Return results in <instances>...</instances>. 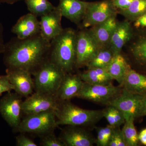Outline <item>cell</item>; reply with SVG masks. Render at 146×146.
I'll use <instances>...</instances> for the list:
<instances>
[{
	"label": "cell",
	"mask_w": 146,
	"mask_h": 146,
	"mask_svg": "<svg viewBox=\"0 0 146 146\" xmlns=\"http://www.w3.org/2000/svg\"><path fill=\"white\" fill-rule=\"evenodd\" d=\"M50 42L41 35L26 39L17 37L5 44L4 62L9 69H21L31 74L48 59Z\"/></svg>",
	"instance_id": "1"
},
{
	"label": "cell",
	"mask_w": 146,
	"mask_h": 146,
	"mask_svg": "<svg viewBox=\"0 0 146 146\" xmlns=\"http://www.w3.org/2000/svg\"><path fill=\"white\" fill-rule=\"evenodd\" d=\"M77 32L71 28L64 29L50 42L48 59L66 74L76 66Z\"/></svg>",
	"instance_id": "2"
},
{
	"label": "cell",
	"mask_w": 146,
	"mask_h": 146,
	"mask_svg": "<svg viewBox=\"0 0 146 146\" xmlns=\"http://www.w3.org/2000/svg\"><path fill=\"white\" fill-rule=\"evenodd\" d=\"M56 112V125L88 126L94 125L103 117V110L84 109L65 101Z\"/></svg>",
	"instance_id": "3"
},
{
	"label": "cell",
	"mask_w": 146,
	"mask_h": 146,
	"mask_svg": "<svg viewBox=\"0 0 146 146\" xmlns=\"http://www.w3.org/2000/svg\"><path fill=\"white\" fill-rule=\"evenodd\" d=\"M66 74L56 64L47 59L32 74L34 76L35 90L56 96Z\"/></svg>",
	"instance_id": "4"
},
{
	"label": "cell",
	"mask_w": 146,
	"mask_h": 146,
	"mask_svg": "<svg viewBox=\"0 0 146 146\" xmlns=\"http://www.w3.org/2000/svg\"><path fill=\"white\" fill-rule=\"evenodd\" d=\"M56 121V111L54 110L27 115L15 131L44 135L57 126Z\"/></svg>",
	"instance_id": "5"
},
{
	"label": "cell",
	"mask_w": 146,
	"mask_h": 146,
	"mask_svg": "<svg viewBox=\"0 0 146 146\" xmlns=\"http://www.w3.org/2000/svg\"><path fill=\"white\" fill-rule=\"evenodd\" d=\"M122 89L121 86H115L112 84L106 85L93 84L84 82L77 97L108 105L120 95Z\"/></svg>",
	"instance_id": "6"
},
{
	"label": "cell",
	"mask_w": 146,
	"mask_h": 146,
	"mask_svg": "<svg viewBox=\"0 0 146 146\" xmlns=\"http://www.w3.org/2000/svg\"><path fill=\"white\" fill-rule=\"evenodd\" d=\"M146 95L134 94L123 88L120 95L107 105L112 106L119 110L125 120L135 119L142 117L143 102Z\"/></svg>",
	"instance_id": "7"
},
{
	"label": "cell",
	"mask_w": 146,
	"mask_h": 146,
	"mask_svg": "<svg viewBox=\"0 0 146 146\" xmlns=\"http://www.w3.org/2000/svg\"><path fill=\"white\" fill-rule=\"evenodd\" d=\"M116 13L117 9L112 4V0L88 2L82 26L84 28L95 26L116 16Z\"/></svg>",
	"instance_id": "8"
},
{
	"label": "cell",
	"mask_w": 146,
	"mask_h": 146,
	"mask_svg": "<svg viewBox=\"0 0 146 146\" xmlns=\"http://www.w3.org/2000/svg\"><path fill=\"white\" fill-rule=\"evenodd\" d=\"M100 48L90 32L82 30L77 32L75 67L87 66Z\"/></svg>",
	"instance_id": "9"
},
{
	"label": "cell",
	"mask_w": 146,
	"mask_h": 146,
	"mask_svg": "<svg viewBox=\"0 0 146 146\" xmlns=\"http://www.w3.org/2000/svg\"><path fill=\"white\" fill-rule=\"evenodd\" d=\"M22 97L16 93L7 92L0 100V113L11 127L16 131L21 121Z\"/></svg>",
	"instance_id": "10"
},
{
	"label": "cell",
	"mask_w": 146,
	"mask_h": 146,
	"mask_svg": "<svg viewBox=\"0 0 146 146\" xmlns=\"http://www.w3.org/2000/svg\"><path fill=\"white\" fill-rule=\"evenodd\" d=\"M58 100L56 96L35 91L23 101L22 112L26 115L50 110L56 112L59 105Z\"/></svg>",
	"instance_id": "11"
},
{
	"label": "cell",
	"mask_w": 146,
	"mask_h": 146,
	"mask_svg": "<svg viewBox=\"0 0 146 146\" xmlns=\"http://www.w3.org/2000/svg\"><path fill=\"white\" fill-rule=\"evenodd\" d=\"M6 72L16 93L26 98L33 94L35 90L34 82L29 71L7 68Z\"/></svg>",
	"instance_id": "12"
},
{
	"label": "cell",
	"mask_w": 146,
	"mask_h": 146,
	"mask_svg": "<svg viewBox=\"0 0 146 146\" xmlns=\"http://www.w3.org/2000/svg\"><path fill=\"white\" fill-rule=\"evenodd\" d=\"M62 16L56 7L52 11L41 16L40 22V35L48 42L58 36L63 30L61 25Z\"/></svg>",
	"instance_id": "13"
},
{
	"label": "cell",
	"mask_w": 146,
	"mask_h": 146,
	"mask_svg": "<svg viewBox=\"0 0 146 146\" xmlns=\"http://www.w3.org/2000/svg\"><path fill=\"white\" fill-rule=\"evenodd\" d=\"M11 32L19 39H26L40 34V22L32 13L19 18L11 29Z\"/></svg>",
	"instance_id": "14"
},
{
	"label": "cell",
	"mask_w": 146,
	"mask_h": 146,
	"mask_svg": "<svg viewBox=\"0 0 146 146\" xmlns=\"http://www.w3.org/2000/svg\"><path fill=\"white\" fill-rule=\"evenodd\" d=\"M87 4L88 2L82 0H59L56 7L62 16L78 25L83 20Z\"/></svg>",
	"instance_id": "15"
},
{
	"label": "cell",
	"mask_w": 146,
	"mask_h": 146,
	"mask_svg": "<svg viewBox=\"0 0 146 146\" xmlns=\"http://www.w3.org/2000/svg\"><path fill=\"white\" fill-rule=\"evenodd\" d=\"M132 36V30L129 21L118 23L107 47L115 55L120 53L125 45Z\"/></svg>",
	"instance_id": "16"
},
{
	"label": "cell",
	"mask_w": 146,
	"mask_h": 146,
	"mask_svg": "<svg viewBox=\"0 0 146 146\" xmlns=\"http://www.w3.org/2000/svg\"><path fill=\"white\" fill-rule=\"evenodd\" d=\"M70 126L63 131L61 138L65 146H92L96 143V139L86 131L77 126Z\"/></svg>",
	"instance_id": "17"
},
{
	"label": "cell",
	"mask_w": 146,
	"mask_h": 146,
	"mask_svg": "<svg viewBox=\"0 0 146 146\" xmlns=\"http://www.w3.org/2000/svg\"><path fill=\"white\" fill-rule=\"evenodd\" d=\"M84 83L79 75L66 74L56 94L58 99L65 101L77 97Z\"/></svg>",
	"instance_id": "18"
},
{
	"label": "cell",
	"mask_w": 146,
	"mask_h": 146,
	"mask_svg": "<svg viewBox=\"0 0 146 146\" xmlns=\"http://www.w3.org/2000/svg\"><path fill=\"white\" fill-rule=\"evenodd\" d=\"M117 24L116 16H113L93 27L91 31H89L100 48L108 46Z\"/></svg>",
	"instance_id": "19"
},
{
	"label": "cell",
	"mask_w": 146,
	"mask_h": 146,
	"mask_svg": "<svg viewBox=\"0 0 146 146\" xmlns=\"http://www.w3.org/2000/svg\"><path fill=\"white\" fill-rule=\"evenodd\" d=\"M123 89L134 94H146V75L128 69L121 85Z\"/></svg>",
	"instance_id": "20"
},
{
	"label": "cell",
	"mask_w": 146,
	"mask_h": 146,
	"mask_svg": "<svg viewBox=\"0 0 146 146\" xmlns=\"http://www.w3.org/2000/svg\"><path fill=\"white\" fill-rule=\"evenodd\" d=\"M130 50L133 61L146 75V29L138 35Z\"/></svg>",
	"instance_id": "21"
},
{
	"label": "cell",
	"mask_w": 146,
	"mask_h": 146,
	"mask_svg": "<svg viewBox=\"0 0 146 146\" xmlns=\"http://www.w3.org/2000/svg\"><path fill=\"white\" fill-rule=\"evenodd\" d=\"M130 65L121 54L115 55L106 68L112 80L117 82L121 86L128 69Z\"/></svg>",
	"instance_id": "22"
},
{
	"label": "cell",
	"mask_w": 146,
	"mask_h": 146,
	"mask_svg": "<svg viewBox=\"0 0 146 146\" xmlns=\"http://www.w3.org/2000/svg\"><path fill=\"white\" fill-rule=\"evenodd\" d=\"M84 82L93 84H110L113 80L105 68H94L88 69L80 74Z\"/></svg>",
	"instance_id": "23"
},
{
	"label": "cell",
	"mask_w": 146,
	"mask_h": 146,
	"mask_svg": "<svg viewBox=\"0 0 146 146\" xmlns=\"http://www.w3.org/2000/svg\"><path fill=\"white\" fill-rule=\"evenodd\" d=\"M30 13L36 17H41L55 8L48 0H24Z\"/></svg>",
	"instance_id": "24"
},
{
	"label": "cell",
	"mask_w": 146,
	"mask_h": 146,
	"mask_svg": "<svg viewBox=\"0 0 146 146\" xmlns=\"http://www.w3.org/2000/svg\"><path fill=\"white\" fill-rule=\"evenodd\" d=\"M114 56V54L108 47L101 48L86 66L88 69L94 68L106 69Z\"/></svg>",
	"instance_id": "25"
},
{
	"label": "cell",
	"mask_w": 146,
	"mask_h": 146,
	"mask_svg": "<svg viewBox=\"0 0 146 146\" xmlns=\"http://www.w3.org/2000/svg\"><path fill=\"white\" fill-rule=\"evenodd\" d=\"M119 11L129 20L135 21L146 13V0H134L127 8Z\"/></svg>",
	"instance_id": "26"
},
{
	"label": "cell",
	"mask_w": 146,
	"mask_h": 146,
	"mask_svg": "<svg viewBox=\"0 0 146 146\" xmlns=\"http://www.w3.org/2000/svg\"><path fill=\"white\" fill-rule=\"evenodd\" d=\"M134 119L125 120L122 131L126 146H137L139 143L138 134L134 125Z\"/></svg>",
	"instance_id": "27"
},
{
	"label": "cell",
	"mask_w": 146,
	"mask_h": 146,
	"mask_svg": "<svg viewBox=\"0 0 146 146\" xmlns=\"http://www.w3.org/2000/svg\"><path fill=\"white\" fill-rule=\"evenodd\" d=\"M113 127L109 125L105 127L97 128L96 143L98 146H108Z\"/></svg>",
	"instance_id": "28"
},
{
	"label": "cell",
	"mask_w": 146,
	"mask_h": 146,
	"mask_svg": "<svg viewBox=\"0 0 146 146\" xmlns=\"http://www.w3.org/2000/svg\"><path fill=\"white\" fill-rule=\"evenodd\" d=\"M108 146H126L122 129L113 127Z\"/></svg>",
	"instance_id": "29"
},
{
	"label": "cell",
	"mask_w": 146,
	"mask_h": 146,
	"mask_svg": "<svg viewBox=\"0 0 146 146\" xmlns=\"http://www.w3.org/2000/svg\"><path fill=\"white\" fill-rule=\"evenodd\" d=\"M41 145L44 146H65L62 139L57 138L53 131L44 134Z\"/></svg>",
	"instance_id": "30"
},
{
	"label": "cell",
	"mask_w": 146,
	"mask_h": 146,
	"mask_svg": "<svg viewBox=\"0 0 146 146\" xmlns=\"http://www.w3.org/2000/svg\"><path fill=\"white\" fill-rule=\"evenodd\" d=\"M13 90V87L9 79L8 76L0 75V96L3 93L8 92Z\"/></svg>",
	"instance_id": "31"
},
{
	"label": "cell",
	"mask_w": 146,
	"mask_h": 146,
	"mask_svg": "<svg viewBox=\"0 0 146 146\" xmlns=\"http://www.w3.org/2000/svg\"><path fill=\"white\" fill-rule=\"evenodd\" d=\"M16 145L18 146H36L37 145L30 138L23 135L16 137Z\"/></svg>",
	"instance_id": "32"
},
{
	"label": "cell",
	"mask_w": 146,
	"mask_h": 146,
	"mask_svg": "<svg viewBox=\"0 0 146 146\" xmlns=\"http://www.w3.org/2000/svg\"><path fill=\"white\" fill-rule=\"evenodd\" d=\"M111 106L112 107V112L116 123V127H119L122 125L124 124L125 122V118L123 114L119 110L112 106Z\"/></svg>",
	"instance_id": "33"
},
{
	"label": "cell",
	"mask_w": 146,
	"mask_h": 146,
	"mask_svg": "<svg viewBox=\"0 0 146 146\" xmlns=\"http://www.w3.org/2000/svg\"><path fill=\"white\" fill-rule=\"evenodd\" d=\"M134 0H112V4L116 9L124 10L131 5Z\"/></svg>",
	"instance_id": "34"
},
{
	"label": "cell",
	"mask_w": 146,
	"mask_h": 146,
	"mask_svg": "<svg viewBox=\"0 0 146 146\" xmlns=\"http://www.w3.org/2000/svg\"><path fill=\"white\" fill-rule=\"evenodd\" d=\"M134 26L137 28H146V13L135 20Z\"/></svg>",
	"instance_id": "35"
},
{
	"label": "cell",
	"mask_w": 146,
	"mask_h": 146,
	"mask_svg": "<svg viewBox=\"0 0 146 146\" xmlns=\"http://www.w3.org/2000/svg\"><path fill=\"white\" fill-rule=\"evenodd\" d=\"M5 44L3 39V29L2 25L0 23V54L3 53L4 51Z\"/></svg>",
	"instance_id": "36"
},
{
	"label": "cell",
	"mask_w": 146,
	"mask_h": 146,
	"mask_svg": "<svg viewBox=\"0 0 146 146\" xmlns=\"http://www.w3.org/2000/svg\"><path fill=\"white\" fill-rule=\"evenodd\" d=\"M138 139L141 143L146 146V128L143 129L138 134Z\"/></svg>",
	"instance_id": "37"
},
{
	"label": "cell",
	"mask_w": 146,
	"mask_h": 146,
	"mask_svg": "<svg viewBox=\"0 0 146 146\" xmlns=\"http://www.w3.org/2000/svg\"><path fill=\"white\" fill-rule=\"evenodd\" d=\"M21 1L24 0H0V3H7L12 5Z\"/></svg>",
	"instance_id": "38"
},
{
	"label": "cell",
	"mask_w": 146,
	"mask_h": 146,
	"mask_svg": "<svg viewBox=\"0 0 146 146\" xmlns=\"http://www.w3.org/2000/svg\"><path fill=\"white\" fill-rule=\"evenodd\" d=\"M146 116V95L144 98L142 108V117Z\"/></svg>",
	"instance_id": "39"
},
{
	"label": "cell",
	"mask_w": 146,
	"mask_h": 146,
	"mask_svg": "<svg viewBox=\"0 0 146 146\" xmlns=\"http://www.w3.org/2000/svg\"><path fill=\"white\" fill-rule=\"evenodd\" d=\"M82 1H85V0H82Z\"/></svg>",
	"instance_id": "40"
}]
</instances>
